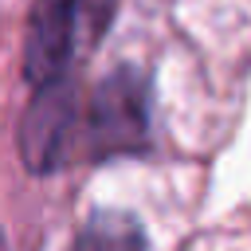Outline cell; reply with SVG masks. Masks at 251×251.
Masks as SVG:
<instances>
[{
  "mask_svg": "<svg viewBox=\"0 0 251 251\" xmlns=\"http://www.w3.org/2000/svg\"><path fill=\"white\" fill-rule=\"evenodd\" d=\"M78 133H82V114H78L75 86L67 78L39 86V94L27 106L24 126H20L24 161L31 169H55L78 149Z\"/></svg>",
  "mask_w": 251,
  "mask_h": 251,
  "instance_id": "3957f363",
  "label": "cell"
},
{
  "mask_svg": "<svg viewBox=\"0 0 251 251\" xmlns=\"http://www.w3.org/2000/svg\"><path fill=\"white\" fill-rule=\"evenodd\" d=\"M75 251H145V235L122 212H94L82 224Z\"/></svg>",
  "mask_w": 251,
  "mask_h": 251,
  "instance_id": "277c9868",
  "label": "cell"
},
{
  "mask_svg": "<svg viewBox=\"0 0 251 251\" xmlns=\"http://www.w3.org/2000/svg\"><path fill=\"white\" fill-rule=\"evenodd\" d=\"M114 0H35L24 71L35 86L63 82L71 63L98 39Z\"/></svg>",
  "mask_w": 251,
  "mask_h": 251,
  "instance_id": "6da1fadb",
  "label": "cell"
},
{
  "mask_svg": "<svg viewBox=\"0 0 251 251\" xmlns=\"http://www.w3.org/2000/svg\"><path fill=\"white\" fill-rule=\"evenodd\" d=\"M141 141H145V90L133 75L122 71L94 90L90 110L82 114L78 149L90 157H106L137 149Z\"/></svg>",
  "mask_w": 251,
  "mask_h": 251,
  "instance_id": "7a4b0ae2",
  "label": "cell"
}]
</instances>
